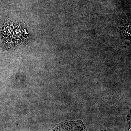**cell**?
I'll return each instance as SVG.
<instances>
[{
	"mask_svg": "<svg viewBox=\"0 0 131 131\" xmlns=\"http://www.w3.org/2000/svg\"><path fill=\"white\" fill-rule=\"evenodd\" d=\"M49 131H87L81 121H66L55 126Z\"/></svg>",
	"mask_w": 131,
	"mask_h": 131,
	"instance_id": "obj_1",
	"label": "cell"
},
{
	"mask_svg": "<svg viewBox=\"0 0 131 131\" xmlns=\"http://www.w3.org/2000/svg\"><path fill=\"white\" fill-rule=\"evenodd\" d=\"M106 131L105 130V131Z\"/></svg>",
	"mask_w": 131,
	"mask_h": 131,
	"instance_id": "obj_2",
	"label": "cell"
}]
</instances>
